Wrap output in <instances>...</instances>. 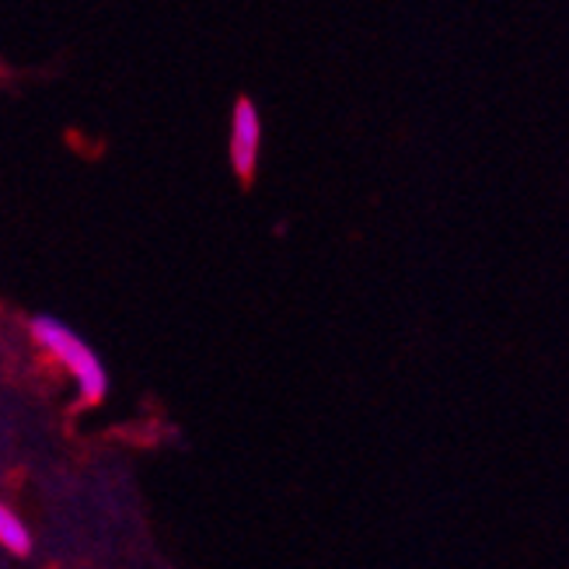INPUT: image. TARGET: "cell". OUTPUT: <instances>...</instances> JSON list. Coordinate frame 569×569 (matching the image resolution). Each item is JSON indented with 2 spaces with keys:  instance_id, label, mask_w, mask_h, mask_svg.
<instances>
[{
  "instance_id": "1",
  "label": "cell",
  "mask_w": 569,
  "mask_h": 569,
  "mask_svg": "<svg viewBox=\"0 0 569 569\" xmlns=\"http://www.w3.org/2000/svg\"><path fill=\"white\" fill-rule=\"evenodd\" d=\"M32 339L42 346L49 357L60 360L70 370L73 381H78V388H81V399L88 406L106 399V391H109L106 367H102V360L94 357V350L81 336H73L63 326V321L49 318V315H39V318H32Z\"/></svg>"
},
{
  "instance_id": "2",
  "label": "cell",
  "mask_w": 569,
  "mask_h": 569,
  "mask_svg": "<svg viewBox=\"0 0 569 569\" xmlns=\"http://www.w3.org/2000/svg\"><path fill=\"white\" fill-rule=\"evenodd\" d=\"M259 143H262L259 109L249 102V98H238L234 112H231V164L244 182H252V176H256Z\"/></svg>"
},
{
  "instance_id": "3",
  "label": "cell",
  "mask_w": 569,
  "mask_h": 569,
  "mask_svg": "<svg viewBox=\"0 0 569 569\" xmlns=\"http://www.w3.org/2000/svg\"><path fill=\"white\" fill-rule=\"evenodd\" d=\"M0 546L4 549H11V552H18V556H24L32 549V535H29V528H24L18 517H14V510L11 507H4L0 503Z\"/></svg>"
}]
</instances>
